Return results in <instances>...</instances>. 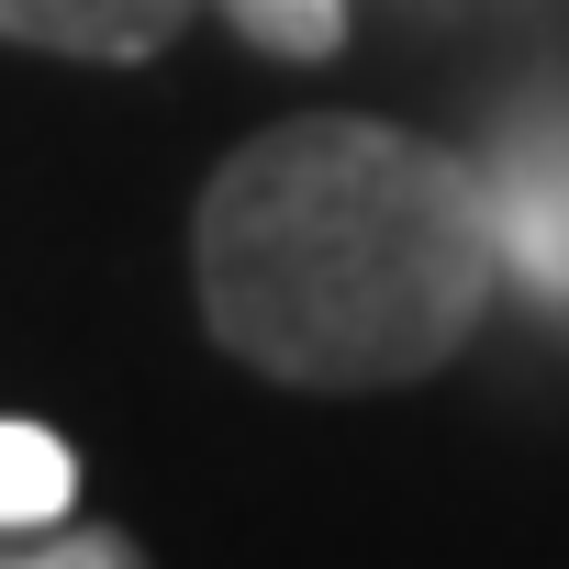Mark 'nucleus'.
Returning <instances> with one entry per match:
<instances>
[{"label": "nucleus", "instance_id": "7ed1b4c3", "mask_svg": "<svg viewBox=\"0 0 569 569\" xmlns=\"http://www.w3.org/2000/svg\"><path fill=\"white\" fill-rule=\"evenodd\" d=\"M491 201H502V257L536 291H569V146H536V157L491 168Z\"/></svg>", "mask_w": 569, "mask_h": 569}, {"label": "nucleus", "instance_id": "f03ea898", "mask_svg": "<svg viewBox=\"0 0 569 569\" xmlns=\"http://www.w3.org/2000/svg\"><path fill=\"white\" fill-rule=\"evenodd\" d=\"M201 0H0V46H46V57H157Z\"/></svg>", "mask_w": 569, "mask_h": 569}, {"label": "nucleus", "instance_id": "423d86ee", "mask_svg": "<svg viewBox=\"0 0 569 569\" xmlns=\"http://www.w3.org/2000/svg\"><path fill=\"white\" fill-rule=\"evenodd\" d=\"M0 569H146V547L112 536V525H57L34 547H0Z\"/></svg>", "mask_w": 569, "mask_h": 569}, {"label": "nucleus", "instance_id": "f257e3e1", "mask_svg": "<svg viewBox=\"0 0 569 569\" xmlns=\"http://www.w3.org/2000/svg\"><path fill=\"white\" fill-rule=\"evenodd\" d=\"M201 325L291 391H391L469 347L502 291V201L491 168L358 123L302 112L234 146L190 223Z\"/></svg>", "mask_w": 569, "mask_h": 569}, {"label": "nucleus", "instance_id": "20e7f679", "mask_svg": "<svg viewBox=\"0 0 569 569\" xmlns=\"http://www.w3.org/2000/svg\"><path fill=\"white\" fill-rule=\"evenodd\" d=\"M68 502H79V458L46 425L0 413V525H57Z\"/></svg>", "mask_w": 569, "mask_h": 569}, {"label": "nucleus", "instance_id": "39448f33", "mask_svg": "<svg viewBox=\"0 0 569 569\" xmlns=\"http://www.w3.org/2000/svg\"><path fill=\"white\" fill-rule=\"evenodd\" d=\"M234 34H257L268 57H336L347 46V0H223Z\"/></svg>", "mask_w": 569, "mask_h": 569}]
</instances>
